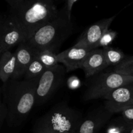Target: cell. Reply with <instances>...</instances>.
Wrapping results in <instances>:
<instances>
[{"mask_svg":"<svg viewBox=\"0 0 133 133\" xmlns=\"http://www.w3.org/2000/svg\"><path fill=\"white\" fill-rule=\"evenodd\" d=\"M36 57L46 68H49L58 64L57 55L51 51L44 50L36 52Z\"/></svg>","mask_w":133,"mask_h":133,"instance_id":"e0dca14e","label":"cell"},{"mask_svg":"<svg viewBox=\"0 0 133 133\" xmlns=\"http://www.w3.org/2000/svg\"><path fill=\"white\" fill-rule=\"evenodd\" d=\"M66 70L62 65L57 64L47 68L39 77L36 91V103L40 106L50 99L63 83Z\"/></svg>","mask_w":133,"mask_h":133,"instance_id":"8992f818","label":"cell"},{"mask_svg":"<svg viewBox=\"0 0 133 133\" xmlns=\"http://www.w3.org/2000/svg\"><path fill=\"white\" fill-rule=\"evenodd\" d=\"M83 119L81 113L70 107L67 103H58L36 119L32 132L75 133Z\"/></svg>","mask_w":133,"mask_h":133,"instance_id":"277c9868","label":"cell"},{"mask_svg":"<svg viewBox=\"0 0 133 133\" xmlns=\"http://www.w3.org/2000/svg\"><path fill=\"white\" fill-rule=\"evenodd\" d=\"M107 67L103 49L98 48L90 52L82 65L81 69L84 70L86 77L90 78L101 73Z\"/></svg>","mask_w":133,"mask_h":133,"instance_id":"7c38bea8","label":"cell"},{"mask_svg":"<svg viewBox=\"0 0 133 133\" xmlns=\"http://www.w3.org/2000/svg\"><path fill=\"white\" fill-rule=\"evenodd\" d=\"M115 18L116 16H114L99 20L92 24L81 35L74 45L89 48L92 50L96 49V45L105 32L109 29V26Z\"/></svg>","mask_w":133,"mask_h":133,"instance_id":"30bf717a","label":"cell"},{"mask_svg":"<svg viewBox=\"0 0 133 133\" xmlns=\"http://www.w3.org/2000/svg\"><path fill=\"white\" fill-rule=\"evenodd\" d=\"M117 32L113 30L109 29L105 32V33L103 35L102 37L98 42L97 45H96V49H98L100 47L103 48H107L110 46L112 42L115 40L117 36Z\"/></svg>","mask_w":133,"mask_h":133,"instance_id":"ffe728a7","label":"cell"},{"mask_svg":"<svg viewBox=\"0 0 133 133\" xmlns=\"http://www.w3.org/2000/svg\"><path fill=\"white\" fill-rule=\"evenodd\" d=\"M8 116V110L6 105L3 101L1 102V105H0V125L2 126L4 121L6 120Z\"/></svg>","mask_w":133,"mask_h":133,"instance_id":"7402d4cb","label":"cell"},{"mask_svg":"<svg viewBox=\"0 0 133 133\" xmlns=\"http://www.w3.org/2000/svg\"><path fill=\"white\" fill-rule=\"evenodd\" d=\"M39 77L31 80L10 79L4 86V100L8 110L6 123L10 127L21 125L36 103Z\"/></svg>","mask_w":133,"mask_h":133,"instance_id":"6da1fadb","label":"cell"},{"mask_svg":"<svg viewBox=\"0 0 133 133\" xmlns=\"http://www.w3.org/2000/svg\"><path fill=\"white\" fill-rule=\"evenodd\" d=\"M9 16L29 38L38 28L53 19L59 12L53 0H7Z\"/></svg>","mask_w":133,"mask_h":133,"instance_id":"7a4b0ae2","label":"cell"},{"mask_svg":"<svg viewBox=\"0 0 133 133\" xmlns=\"http://www.w3.org/2000/svg\"><path fill=\"white\" fill-rule=\"evenodd\" d=\"M112 115L105 106L94 109L83 118L75 133H98L103 127L109 123Z\"/></svg>","mask_w":133,"mask_h":133,"instance_id":"9c48e42d","label":"cell"},{"mask_svg":"<svg viewBox=\"0 0 133 133\" xmlns=\"http://www.w3.org/2000/svg\"><path fill=\"white\" fill-rule=\"evenodd\" d=\"M16 53L7 51L1 55L0 58V79L5 84L12 79L16 70Z\"/></svg>","mask_w":133,"mask_h":133,"instance_id":"5bb4252c","label":"cell"},{"mask_svg":"<svg viewBox=\"0 0 133 133\" xmlns=\"http://www.w3.org/2000/svg\"><path fill=\"white\" fill-rule=\"evenodd\" d=\"M114 72L133 77V57H126L120 64L114 66Z\"/></svg>","mask_w":133,"mask_h":133,"instance_id":"d6986e66","label":"cell"},{"mask_svg":"<svg viewBox=\"0 0 133 133\" xmlns=\"http://www.w3.org/2000/svg\"><path fill=\"white\" fill-rule=\"evenodd\" d=\"M132 105H133V94H132Z\"/></svg>","mask_w":133,"mask_h":133,"instance_id":"484cf974","label":"cell"},{"mask_svg":"<svg viewBox=\"0 0 133 133\" xmlns=\"http://www.w3.org/2000/svg\"><path fill=\"white\" fill-rule=\"evenodd\" d=\"M46 69V68L36 58L35 55V58L28 66L23 76L25 79L27 80H31L35 78L40 77Z\"/></svg>","mask_w":133,"mask_h":133,"instance_id":"2e32d148","label":"cell"},{"mask_svg":"<svg viewBox=\"0 0 133 133\" xmlns=\"http://www.w3.org/2000/svg\"><path fill=\"white\" fill-rule=\"evenodd\" d=\"M16 57V70L12 79H19L23 76L30 64L36 55V51L27 42L21 43L15 51Z\"/></svg>","mask_w":133,"mask_h":133,"instance_id":"4fadbf2b","label":"cell"},{"mask_svg":"<svg viewBox=\"0 0 133 133\" xmlns=\"http://www.w3.org/2000/svg\"><path fill=\"white\" fill-rule=\"evenodd\" d=\"M80 81L76 77H71L68 81V86L71 89H76L80 86Z\"/></svg>","mask_w":133,"mask_h":133,"instance_id":"cb8c5ba5","label":"cell"},{"mask_svg":"<svg viewBox=\"0 0 133 133\" xmlns=\"http://www.w3.org/2000/svg\"><path fill=\"white\" fill-rule=\"evenodd\" d=\"M123 133H133V124L127 125V128Z\"/></svg>","mask_w":133,"mask_h":133,"instance_id":"d4e9b609","label":"cell"},{"mask_svg":"<svg viewBox=\"0 0 133 133\" xmlns=\"http://www.w3.org/2000/svg\"><path fill=\"white\" fill-rule=\"evenodd\" d=\"M84 99L87 101L105 97L112 91L133 83L132 77L116 72L99 73L90 77Z\"/></svg>","mask_w":133,"mask_h":133,"instance_id":"5b68a950","label":"cell"},{"mask_svg":"<svg viewBox=\"0 0 133 133\" xmlns=\"http://www.w3.org/2000/svg\"><path fill=\"white\" fill-rule=\"evenodd\" d=\"M77 1L78 0H67L65 2L64 6L62 8L70 19H71V12L72 10L73 6L75 3L77 2Z\"/></svg>","mask_w":133,"mask_h":133,"instance_id":"603a6c76","label":"cell"},{"mask_svg":"<svg viewBox=\"0 0 133 133\" xmlns=\"http://www.w3.org/2000/svg\"><path fill=\"white\" fill-rule=\"evenodd\" d=\"M122 116L129 124H133V105L126 108L122 112Z\"/></svg>","mask_w":133,"mask_h":133,"instance_id":"44dd1931","label":"cell"},{"mask_svg":"<svg viewBox=\"0 0 133 133\" xmlns=\"http://www.w3.org/2000/svg\"><path fill=\"white\" fill-rule=\"evenodd\" d=\"M27 40V36L19 25L9 16H1L0 19V53L9 51L16 45Z\"/></svg>","mask_w":133,"mask_h":133,"instance_id":"52a82bcc","label":"cell"},{"mask_svg":"<svg viewBox=\"0 0 133 133\" xmlns=\"http://www.w3.org/2000/svg\"><path fill=\"white\" fill-rule=\"evenodd\" d=\"M73 30L71 19L61 9L57 16L38 29L26 42L36 52L48 50L56 53Z\"/></svg>","mask_w":133,"mask_h":133,"instance_id":"3957f363","label":"cell"},{"mask_svg":"<svg viewBox=\"0 0 133 133\" xmlns=\"http://www.w3.org/2000/svg\"><path fill=\"white\" fill-rule=\"evenodd\" d=\"M128 123L123 117H116L111 119L108 123L105 133H123L125 131Z\"/></svg>","mask_w":133,"mask_h":133,"instance_id":"ac0fdd59","label":"cell"},{"mask_svg":"<svg viewBox=\"0 0 133 133\" xmlns=\"http://www.w3.org/2000/svg\"><path fill=\"white\" fill-rule=\"evenodd\" d=\"M92 49L74 45L71 48L57 54L59 63L64 64L66 72L81 68L83 62Z\"/></svg>","mask_w":133,"mask_h":133,"instance_id":"8fae6325","label":"cell"},{"mask_svg":"<svg viewBox=\"0 0 133 133\" xmlns=\"http://www.w3.org/2000/svg\"><path fill=\"white\" fill-rule=\"evenodd\" d=\"M103 49L108 66H117L126 58L123 51L118 49L109 46L103 48Z\"/></svg>","mask_w":133,"mask_h":133,"instance_id":"9a60e30c","label":"cell"},{"mask_svg":"<svg viewBox=\"0 0 133 133\" xmlns=\"http://www.w3.org/2000/svg\"><path fill=\"white\" fill-rule=\"evenodd\" d=\"M133 83L122 86L112 91L105 97V107L112 113L122 112L132 105Z\"/></svg>","mask_w":133,"mask_h":133,"instance_id":"ba28073f","label":"cell"}]
</instances>
